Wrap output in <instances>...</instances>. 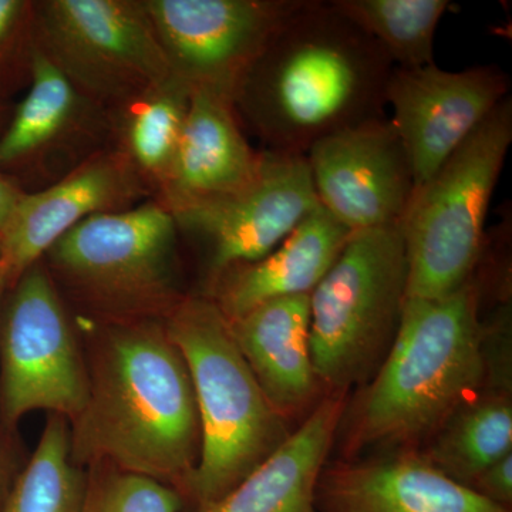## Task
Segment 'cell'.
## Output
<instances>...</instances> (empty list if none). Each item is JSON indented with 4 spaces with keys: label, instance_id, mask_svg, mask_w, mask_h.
<instances>
[{
    "label": "cell",
    "instance_id": "obj_1",
    "mask_svg": "<svg viewBox=\"0 0 512 512\" xmlns=\"http://www.w3.org/2000/svg\"><path fill=\"white\" fill-rule=\"evenodd\" d=\"M86 360L89 394L69 423L74 466L114 467L183 497L200 460V416L164 320H96Z\"/></svg>",
    "mask_w": 512,
    "mask_h": 512
},
{
    "label": "cell",
    "instance_id": "obj_2",
    "mask_svg": "<svg viewBox=\"0 0 512 512\" xmlns=\"http://www.w3.org/2000/svg\"><path fill=\"white\" fill-rule=\"evenodd\" d=\"M393 69L332 2L302 0L241 77L232 104L266 151L306 156L322 138L386 117Z\"/></svg>",
    "mask_w": 512,
    "mask_h": 512
},
{
    "label": "cell",
    "instance_id": "obj_3",
    "mask_svg": "<svg viewBox=\"0 0 512 512\" xmlns=\"http://www.w3.org/2000/svg\"><path fill=\"white\" fill-rule=\"evenodd\" d=\"M476 276L446 298H407L392 348L350 407L346 458L369 447L419 448L485 389Z\"/></svg>",
    "mask_w": 512,
    "mask_h": 512
},
{
    "label": "cell",
    "instance_id": "obj_4",
    "mask_svg": "<svg viewBox=\"0 0 512 512\" xmlns=\"http://www.w3.org/2000/svg\"><path fill=\"white\" fill-rule=\"evenodd\" d=\"M164 323L187 362L200 416V460L183 493L184 512H198L254 473L292 431L210 298L185 296Z\"/></svg>",
    "mask_w": 512,
    "mask_h": 512
},
{
    "label": "cell",
    "instance_id": "obj_5",
    "mask_svg": "<svg viewBox=\"0 0 512 512\" xmlns=\"http://www.w3.org/2000/svg\"><path fill=\"white\" fill-rule=\"evenodd\" d=\"M178 229L158 200L87 218L53 245L43 264L57 288L97 322L165 320L185 298Z\"/></svg>",
    "mask_w": 512,
    "mask_h": 512
},
{
    "label": "cell",
    "instance_id": "obj_6",
    "mask_svg": "<svg viewBox=\"0 0 512 512\" xmlns=\"http://www.w3.org/2000/svg\"><path fill=\"white\" fill-rule=\"evenodd\" d=\"M511 144L512 99L507 97L413 190L400 222L409 298H446L477 271L487 245L488 208Z\"/></svg>",
    "mask_w": 512,
    "mask_h": 512
},
{
    "label": "cell",
    "instance_id": "obj_7",
    "mask_svg": "<svg viewBox=\"0 0 512 512\" xmlns=\"http://www.w3.org/2000/svg\"><path fill=\"white\" fill-rule=\"evenodd\" d=\"M409 298L400 225L352 234L309 296L311 355L323 392L365 386L392 348Z\"/></svg>",
    "mask_w": 512,
    "mask_h": 512
},
{
    "label": "cell",
    "instance_id": "obj_8",
    "mask_svg": "<svg viewBox=\"0 0 512 512\" xmlns=\"http://www.w3.org/2000/svg\"><path fill=\"white\" fill-rule=\"evenodd\" d=\"M33 42L110 113L173 76L141 2L35 3Z\"/></svg>",
    "mask_w": 512,
    "mask_h": 512
},
{
    "label": "cell",
    "instance_id": "obj_9",
    "mask_svg": "<svg viewBox=\"0 0 512 512\" xmlns=\"http://www.w3.org/2000/svg\"><path fill=\"white\" fill-rule=\"evenodd\" d=\"M87 394L86 355L59 288L39 261L12 286L0 329V416L8 430L35 410L70 423Z\"/></svg>",
    "mask_w": 512,
    "mask_h": 512
},
{
    "label": "cell",
    "instance_id": "obj_10",
    "mask_svg": "<svg viewBox=\"0 0 512 512\" xmlns=\"http://www.w3.org/2000/svg\"><path fill=\"white\" fill-rule=\"evenodd\" d=\"M318 207L306 157L264 150L255 174L237 190L170 212L181 232L208 248L210 285L274 251Z\"/></svg>",
    "mask_w": 512,
    "mask_h": 512
},
{
    "label": "cell",
    "instance_id": "obj_11",
    "mask_svg": "<svg viewBox=\"0 0 512 512\" xmlns=\"http://www.w3.org/2000/svg\"><path fill=\"white\" fill-rule=\"evenodd\" d=\"M171 73L232 100L239 80L302 0H144Z\"/></svg>",
    "mask_w": 512,
    "mask_h": 512
},
{
    "label": "cell",
    "instance_id": "obj_12",
    "mask_svg": "<svg viewBox=\"0 0 512 512\" xmlns=\"http://www.w3.org/2000/svg\"><path fill=\"white\" fill-rule=\"evenodd\" d=\"M508 74L495 64L450 72L394 67L386 87L390 123L412 164L414 188L426 183L491 111L510 97Z\"/></svg>",
    "mask_w": 512,
    "mask_h": 512
},
{
    "label": "cell",
    "instance_id": "obj_13",
    "mask_svg": "<svg viewBox=\"0 0 512 512\" xmlns=\"http://www.w3.org/2000/svg\"><path fill=\"white\" fill-rule=\"evenodd\" d=\"M305 157L320 207L352 234L400 225L413 171L386 117L322 138Z\"/></svg>",
    "mask_w": 512,
    "mask_h": 512
},
{
    "label": "cell",
    "instance_id": "obj_14",
    "mask_svg": "<svg viewBox=\"0 0 512 512\" xmlns=\"http://www.w3.org/2000/svg\"><path fill=\"white\" fill-rule=\"evenodd\" d=\"M30 87L0 137V170L28 171L47 185L107 150L111 113L80 92L32 43Z\"/></svg>",
    "mask_w": 512,
    "mask_h": 512
},
{
    "label": "cell",
    "instance_id": "obj_15",
    "mask_svg": "<svg viewBox=\"0 0 512 512\" xmlns=\"http://www.w3.org/2000/svg\"><path fill=\"white\" fill-rule=\"evenodd\" d=\"M150 190L114 147L87 158L55 183L25 192L0 234V265L9 288L80 222L136 207Z\"/></svg>",
    "mask_w": 512,
    "mask_h": 512
},
{
    "label": "cell",
    "instance_id": "obj_16",
    "mask_svg": "<svg viewBox=\"0 0 512 512\" xmlns=\"http://www.w3.org/2000/svg\"><path fill=\"white\" fill-rule=\"evenodd\" d=\"M316 512H511L431 466L419 448L325 466Z\"/></svg>",
    "mask_w": 512,
    "mask_h": 512
},
{
    "label": "cell",
    "instance_id": "obj_17",
    "mask_svg": "<svg viewBox=\"0 0 512 512\" xmlns=\"http://www.w3.org/2000/svg\"><path fill=\"white\" fill-rule=\"evenodd\" d=\"M309 296L274 299L227 319L256 382L286 420L312 412L325 393L312 362Z\"/></svg>",
    "mask_w": 512,
    "mask_h": 512
},
{
    "label": "cell",
    "instance_id": "obj_18",
    "mask_svg": "<svg viewBox=\"0 0 512 512\" xmlns=\"http://www.w3.org/2000/svg\"><path fill=\"white\" fill-rule=\"evenodd\" d=\"M261 151L249 146L228 96L195 89L173 168L160 192L168 210L237 190L255 174Z\"/></svg>",
    "mask_w": 512,
    "mask_h": 512
},
{
    "label": "cell",
    "instance_id": "obj_19",
    "mask_svg": "<svg viewBox=\"0 0 512 512\" xmlns=\"http://www.w3.org/2000/svg\"><path fill=\"white\" fill-rule=\"evenodd\" d=\"M350 237L352 232L319 205L274 251L228 269L204 296L232 320L274 299L311 295Z\"/></svg>",
    "mask_w": 512,
    "mask_h": 512
},
{
    "label": "cell",
    "instance_id": "obj_20",
    "mask_svg": "<svg viewBox=\"0 0 512 512\" xmlns=\"http://www.w3.org/2000/svg\"><path fill=\"white\" fill-rule=\"evenodd\" d=\"M346 407L348 393L325 394L265 463L198 512H316V485Z\"/></svg>",
    "mask_w": 512,
    "mask_h": 512
},
{
    "label": "cell",
    "instance_id": "obj_21",
    "mask_svg": "<svg viewBox=\"0 0 512 512\" xmlns=\"http://www.w3.org/2000/svg\"><path fill=\"white\" fill-rule=\"evenodd\" d=\"M420 453L444 476L470 488L485 468L512 453L510 390L474 394L448 416Z\"/></svg>",
    "mask_w": 512,
    "mask_h": 512
},
{
    "label": "cell",
    "instance_id": "obj_22",
    "mask_svg": "<svg viewBox=\"0 0 512 512\" xmlns=\"http://www.w3.org/2000/svg\"><path fill=\"white\" fill-rule=\"evenodd\" d=\"M191 87L171 76L111 113L113 136L151 191H160L173 168Z\"/></svg>",
    "mask_w": 512,
    "mask_h": 512
},
{
    "label": "cell",
    "instance_id": "obj_23",
    "mask_svg": "<svg viewBox=\"0 0 512 512\" xmlns=\"http://www.w3.org/2000/svg\"><path fill=\"white\" fill-rule=\"evenodd\" d=\"M400 69L434 64V37L448 0H332Z\"/></svg>",
    "mask_w": 512,
    "mask_h": 512
},
{
    "label": "cell",
    "instance_id": "obj_24",
    "mask_svg": "<svg viewBox=\"0 0 512 512\" xmlns=\"http://www.w3.org/2000/svg\"><path fill=\"white\" fill-rule=\"evenodd\" d=\"M69 440V421L49 414L35 453L15 478L0 512L80 511L87 471L74 466Z\"/></svg>",
    "mask_w": 512,
    "mask_h": 512
},
{
    "label": "cell",
    "instance_id": "obj_25",
    "mask_svg": "<svg viewBox=\"0 0 512 512\" xmlns=\"http://www.w3.org/2000/svg\"><path fill=\"white\" fill-rule=\"evenodd\" d=\"M86 471L79 512H184L183 497L168 485L109 466Z\"/></svg>",
    "mask_w": 512,
    "mask_h": 512
},
{
    "label": "cell",
    "instance_id": "obj_26",
    "mask_svg": "<svg viewBox=\"0 0 512 512\" xmlns=\"http://www.w3.org/2000/svg\"><path fill=\"white\" fill-rule=\"evenodd\" d=\"M470 490L498 507L512 508V453L485 468L470 485Z\"/></svg>",
    "mask_w": 512,
    "mask_h": 512
},
{
    "label": "cell",
    "instance_id": "obj_27",
    "mask_svg": "<svg viewBox=\"0 0 512 512\" xmlns=\"http://www.w3.org/2000/svg\"><path fill=\"white\" fill-rule=\"evenodd\" d=\"M33 32V5L22 0H0V57L19 37Z\"/></svg>",
    "mask_w": 512,
    "mask_h": 512
},
{
    "label": "cell",
    "instance_id": "obj_28",
    "mask_svg": "<svg viewBox=\"0 0 512 512\" xmlns=\"http://www.w3.org/2000/svg\"><path fill=\"white\" fill-rule=\"evenodd\" d=\"M23 195H25V191L20 190V187L12 180L0 174V234L9 224L10 218H12L13 212L18 207Z\"/></svg>",
    "mask_w": 512,
    "mask_h": 512
},
{
    "label": "cell",
    "instance_id": "obj_29",
    "mask_svg": "<svg viewBox=\"0 0 512 512\" xmlns=\"http://www.w3.org/2000/svg\"><path fill=\"white\" fill-rule=\"evenodd\" d=\"M13 483H15V480L10 478L9 467L6 466L5 458H3L2 450H0V511H2L3 504L8 498Z\"/></svg>",
    "mask_w": 512,
    "mask_h": 512
},
{
    "label": "cell",
    "instance_id": "obj_30",
    "mask_svg": "<svg viewBox=\"0 0 512 512\" xmlns=\"http://www.w3.org/2000/svg\"><path fill=\"white\" fill-rule=\"evenodd\" d=\"M6 288H9L8 276H6L5 269L0 265V298H2Z\"/></svg>",
    "mask_w": 512,
    "mask_h": 512
}]
</instances>
